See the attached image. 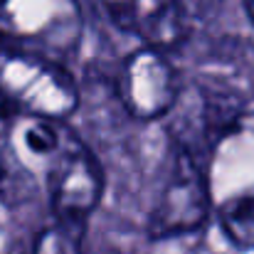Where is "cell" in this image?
Masks as SVG:
<instances>
[{
  "mask_svg": "<svg viewBox=\"0 0 254 254\" xmlns=\"http://www.w3.org/2000/svg\"><path fill=\"white\" fill-rule=\"evenodd\" d=\"M185 17H210L217 12L222 0H175Z\"/></svg>",
  "mask_w": 254,
  "mask_h": 254,
  "instance_id": "10",
  "label": "cell"
},
{
  "mask_svg": "<svg viewBox=\"0 0 254 254\" xmlns=\"http://www.w3.org/2000/svg\"><path fill=\"white\" fill-rule=\"evenodd\" d=\"M86 220H55L35 242L32 254H82Z\"/></svg>",
  "mask_w": 254,
  "mask_h": 254,
  "instance_id": "7",
  "label": "cell"
},
{
  "mask_svg": "<svg viewBox=\"0 0 254 254\" xmlns=\"http://www.w3.org/2000/svg\"><path fill=\"white\" fill-rule=\"evenodd\" d=\"M220 225L237 247L254 250V195H242L225 202Z\"/></svg>",
  "mask_w": 254,
  "mask_h": 254,
  "instance_id": "8",
  "label": "cell"
},
{
  "mask_svg": "<svg viewBox=\"0 0 254 254\" xmlns=\"http://www.w3.org/2000/svg\"><path fill=\"white\" fill-rule=\"evenodd\" d=\"M12 109H15V106H12V101H10V99L5 96V91L0 89V116H7Z\"/></svg>",
  "mask_w": 254,
  "mask_h": 254,
  "instance_id": "11",
  "label": "cell"
},
{
  "mask_svg": "<svg viewBox=\"0 0 254 254\" xmlns=\"http://www.w3.org/2000/svg\"><path fill=\"white\" fill-rule=\"evenodd\" d=\"M245 12H247V17L254 22V0H245Z\"/></svg>",
  "mask_w": 254,
  "mask_h": 254,
  "instance_id": "12",
  "label": "cell"
},
{
  "mask_svg": "<svg viewBox=\"0 0 254 254\" xmlns=\"http://www.w3.org/2000/svg\"><path fill=\"white\" fill-rule=\"evenodd\" d=\"M64 136L62 131L50 121V119H37L30 121L25 128H22V143L27 148V153L37 156V158H47V156H57L60 148L64 146Z\"/></svg>",
  "mask_w": 254,
  "mask_h": 254,
  "instance_id": "9",
  "label": "cell"
},
{
  "mask_svg": "<svg viewBox=\"0 0 254 254\" xmlns=\"http://www.w3.org/2000/svg\"><path fill=\"white\" fill-rule=\"evenodd\" d=\"M82 40L77 0H0V42L50 62L69 57Z\"/></svg>",
  "mask_w": 254,
  "mask_h": 254,
  "instance_id": "1",
  "label": "cell"
},
{
  "mask_svg": "<svg viewBox=\"0 0 254 254\" xmlns=\"http://www.w3.org/2000/svg\"><path fill=\"white\" fill-rule=\"evenodd\" d=\"M210 212V188L205 173L197 168L190 153H180L175 175L161 192L151 217L148 235L153 240H168L178 235L195 232Z\"/></svg>",
  "mask_w": 254,
  "mask_h": 254,
  "instance_id": "3",
  "label": "cell"
},
{
  "mask_svg": "<svg viewBox=\"0 0 254 254\" xmlns=\"http://www.w3.org/2000/svg\"><path fill=\"white\" fill-rule=\"evenodd\" d=\"M119 91L126 109L138 119H158L168 114L175 104L178 89L173 69L161 50L146 47L136 52L124 64Z\"/></svg>",
  "mask_w": 254,
  "mask_h": 254,
  "instance_id": "5",
  "label": "cell"
},
{
  "mask_svg": "<svg viewBox=\"0 0 254 254\" xmlns=\"http://www.w3.org/2000/svg\"><path fill=\"white\" fill-rule=\"evenodd\" d=\"M0 89L37 119H62L77 106V89L60 62L5 50L0 55Z\"/></svg>",
  "mask_w": 254,
  "mask_h": 254,
  "instance_id": "2",
  "label": "cell"
},
{
  "mask_svg": "<svg viewBox=\"0 0 254 254\" xmlns=\"http://www.w3.org/2000/svg\"><path fill=\"white\" fill-rule=\"evenodd\" d=\"M109 17L124 32L136 35L151 50H170L188 35V17L175 0H101Z\"/></svg>",
  "mask_w": 254,
  "mask_h": 254,
  "instance_id": "6",
  "label": "cell"
},
{
  "mask_svg": "<svg viewBox=\"0 0 254 254\" xmlns=\"http://www.w3.org/2000/svg\"><path fill=\"white\" fill-rule=\"evenodd\" d=\"M104 192L99 161L74 138H67L50 170V200L60 220H86Z\"/></svg>",
  "mask_w": 254,
  "mask_h": 254,
  "instance_id": "4",
  "label": "cell"
}]
</instances>
